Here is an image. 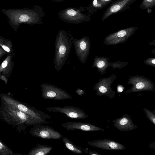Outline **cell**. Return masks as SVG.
<instances>
[{"label": "cell", "instance_id": "6da1fadb", "mask_svg": "<svg viewBox=\"0 0 155 155\" xmlns=\"http://www.w3.org/2000/svg\"><path fill=\"white\" fill-rule=\"evenodd\" d=\"M2 11L8 18L9 25L15 31L22 23L42 24V18L45 15L43 8L38 5L32 8L2 9Z\"/></svg>", "mask_w": 155, "mask_h": 155}, {"label": "cell", "instance_id": "7a4b0ae2", "mask_svg": "<svg viewBox=\"0 0 155 155\" xmlns=\"http://www.w3.org/2000/svg\"><path fill=\"white\" fill-rule=\"evenodd\" d=\"M85 9L83 7L79 9L69 7L62 10L58 14L59 18L65 22L78 24L90 21V15L84 13Z\"/></svg>", "mask_w": 155, "mask_h": 155}, {"label": "cell", "instance_id": "3957f363", "mask_svg": "<svg viewBox=\"0 0 155 155\" xmlns=\"http://www.w3.org/2000/svg\"><path fill=\"white\" fill-rule=\"evenodd\" d=\"M30 132L34 136L44 139L57 140L62 138V135L48 125L41 124L34 125Z\"/></svg>", "mask_w": 155, "mask_h": 155}, {"label": "cell", "instance_id": "277c9868", "mask_svg": "<svg viewBox=\"0 0 155 155\" xmlns=\"http://www.w3.org/2000/svg\"><path fill=\"white\" fill-rule=\"evenodd\" d=\"M50 112H58L65 114L68 117L76 119H85L88 116L82 109L72 106H66L63 107H50L46 108Z\"/></svg>", "mask_w": 155, "mask_h": 155}, {"label": "cell", "instance_id": "5b68a950", "mask_svg": "<svg viewBox=\"0 0 155 155\" xmlns=\"http://www.w3.org/2000/svg\"><path fill=\"white\" fill-rule=\"evenodd\" d=\"M136 0H117L112 3L106 9L101 18L104 21L110 16L121 12L130 8Z\"/></svg>", "mask_w": 155, "mask_h": 155}, {"label": "cell", "instance_id": "8992f818", "mask_svg": "<svg viewBox=\"0 0 155 155\" xmlns=\"http://www.w3.org/2000/svg\"><path fill=\"white\" fill-rule=\"evenodd\" d=\"M87 143L91 146L106 150H124L126 149L124 145L110 139L95 140L87 142Z\"/></svg>", "mask_w": 155, "mask_h": 155}, {"label": "cell", "instance_id": "52a82bcc", "mask_svg": "<svg viewBox=\"0 0 155 155\" xmlns=\"http://www.w3.org/2000/svg\"><path fill=\"white\" fill-rule=\"evenodd\" d=\"M62 126L68 130L74 131L78 130L86 131H104V128L98 127L90 123L81 122L68 121L62 124Z\"/></svg>", "mask_w": 155, "mask_h": 155}, {"label": "cell", "instance_id": "ba28073f", "mask_svg": "<svg viewBox=\"0 0 155 155\" xmlns=\"http://www.w3.org/2000/svg\"><path fill=\"white\" fill-rule=\"evenodd\" d=\"M113 125L121 131H130L136 129L137 126L133 123L130 116L127 114L123 115L121 117L113 120Z\"/></svg>", "mask_w": 155, "mask_h": 155}, {"label": "cell", "instance_id": "9c48e42d", "mask_svg": "<svg viewBox=\"0 0 155 155\" xmlns=\"http://www.w3.org/2000/svg\"><path fill=\"white\" fill-rule=\"evenodd\" d=\"M47 88L42 91V97L46 99L64 100L72 98V97L64 91L55 88Z\"/></svg>", "mask_w": 155, "mask_h": 155}, {"label": "cell", "instance_id": "30bf717a", "mask_svg": "<svg viewBox=\"0 0 155 155\" xmlns=\"http://www.w3.org/2000/svg\"><path fill=\"white\" fill-rule=\"evenodd\" d=\"M12 55H8L0 65V79H4L5 80V78L7 79L5 77H7L12 71L13 65Z\"/></svg>", "mask_w": 155, "mask_h": 155}, {"label": "cell", "instance_id": "8fae6325", "mask_svg": "<svg viewBox=\"0 0 155 155\" xmlns=\"http://www.w3.org/2000/svg\"><path fill=\"white\" fill-rule=\"evenodd\" d=\"M114 0H92L88 7L85 8L89 15H92L104 7Z\"/></svg>", "mask_w": 155, "mask_h": 155}, {"label": "cell", "instance_id": "7c38bea8", "mask_svg": "<svg viewBox=\"0 0 155 155\" xmlns=\"http://www.w3.org/2000/svg\"><path fill=\"white\" fill-rule=\"evenodd\" d=\"M53 147L46 144H38L31 150L29 154L31 155H47Z\"/></svg>", "mask_w": 155, "mask_h": 155}, {"label": "cell", "instance_id": "4fadbf2b", "mask_svg": "<svg viewBox=\"0 0 155 155\" xmlns=\"http://www.w3.org/2000/svg\"><path fill=\"white\" fill-rule=\"evenodd\" d=\"M62 140L66 148L73 153L77 154H80L82 153V148L74 144L67 138L62 136Z\"/></svg>", "mask_w": 155, "mask_h": 155}, {"label": "cell", "instance_id": "5bb4252c", "mask_svg": "<svg viewBox=\"0 0 155 155\" xmlns=\"http://www.w3.org/2000/svg\"><path fill=\"white\" fill-rule=\"evenodd\" d=\"M155 6V0H143L140 4V8L144 10H147L148 13H151V8Z\"/></svg>", "mask_w": 155, "mask_h": 155}, {"label": "cell", "instance_id": "9a60e30c", "mask_svg": "<svg viewBox=\"0 0 155 155\" xmlns=\"http://www.w3.org/2000/svg\"><path fill=\"white\" fill-rule=\"evenodd\" d=\"M0 46L6 52L12 54V45L9 40L0 38Z\"/></svg>", "mask_w": 155, "mask_h": 155}, {"label": "cell", "instance_id": "2e32d148", "mask_svg": "<svg viewBox=\"0 0 155 155\" xmlns=\"http://www.w3.org/2000/svg\"><path fill=\"white\" fill-rule=\"evenodd\" d=\"M143 110L146 117L154 125H155V112L151 111L148 109L144 108Z\"/></svg>", "mask_w": 155, "mask_h": 155}, {"label": "cell", "instance_id": "e0dca14e", "mask_svg": "<svg viewBox=\"0 0 155 155\" xmlns=\"http://www.w3.org/2000/svg\"><path fill=\"white\" fill-rule=\"evenodd\" d=\"M131 28H128V29L122 30L117 33V36L118 37L121 38L126 36L127 33V31H129Z\"/></svg>", "mask_w": 155, "mask_h": 155}, {"label": "cell", "instance_id": "ac0fdd59", "mask_svg": "<svg viewBox=\"0 0 155 155\" xmlns=\"http://www.w3.org/2000/svg\"><path fill=\"white\" fill-rule=\"evenodd\" d=\"M145 87H146V85L144 83L140 82L136 84L135 86V90H141L144 89Z\"/></svg>", "mask_w": 155, "mask_h": 155}, {"label": "cell", "instance_id": "d6986e66", "mask_svg": "<svg viewBox=\"0 0 155 155\" xmlns=\"http://www.w3.org/2000/svg\"><path fill=\"white\" fill-rule=\"evenodd\" d=\"M66 50V47L64 45H62L59 48V52L61 54H63L65 53Z\"/></svg>", "mask_w": 155, "mask_h": 155}, {"label": "cell", "instance_id": "ffe728a7", "mask_svg": "<svg viewBox=\"0 0 155 155\" xmlns=\"http://www.w3.org/2000/svg\"><path fill=\"white\" fill-rule=\"evenodd\" d=\"M105 65V63L103 61H101L97 63V66L98 68H101L103 67Z\"/></svg>", "mask_w": 155, "mask_h": 155}, {"label": "cell", "instance_id": "44dd1931", "mask_svg": "<svg viewBox=\"0 0 155 155\" xmlns=\"http://www.w3.org/2000/svg\"><path fill=\"white\" fill-rule=\"evenodd\" d=\"M80 47L82 50H84L86 48V44L85 42L81 41L80 44Z\"/></svg>", "mask_w": 155, "mask_h": 155}, {"label": "cell", "instance_id": "7402d4cb", "mask_svg": "<svg viewBox=\"0 0 155 155\" xmlns=\"http://www.w3.org/2000/svg\"><path fill=\"white\" fill-rule=\"evenodd\" d=\"M6 52L0 46V58L6 54Z\"/></svg>", "mask_w": 155, "mask_h": 155}, {"label": "cell", "instance_id": "603a6c76", "mask_svg": "<svg viewBox=\"0 0 155 155\" xmlns=\"http://www.w3.org/2000/svg\"><path fill=\"white\" fill-rule=\"evenodd\" d=\"M89 153L90 155H101L98 153L96 151H92L91 150H89Z\"/></svg>", "mask_w": 155, "mask_h": 155}, {"label": "cell", "instance_id": "cb8c5ba5", "mask_svg": "<svg viewBox=\"0 0 155 155\" xmlns=\"http://www.w3.org/2000/svg\"><path fill=\"white\" fill-rule=\"evenodd\" d=\"M117 91L118 92H121L123 90V88L120 86H119L117 87Z\"/></svg>", "mask_w": 155, "mask_h": 155}, {"label": "cell", "instance_id": "d4e9b609", "mask_svg": "<svg viewBox=\"0 0 155 155\" xmlns=\"http://www.w3.org/2000/svg\"><path fill=\"white\" fill-rule=\"evenodd\" d=\"M53 2H61L63 1L64 0H51Z\"/></svg>", "mask_w": 155, "mask_h": 155}, {"label": "cell", "instance_id": "484cf974", "mask_svg": "<svg viewBox=\"0 0 155 155\" xmlns=\"http://www.w3.org/2000/svg\"><path fill=\"white\" fill-rule=\"evenodd\" d=\"M2 144L1 142H0V149H1L2 148Z\"/></svg>", "mask_w": 155, "mask_h": 155}, {"label": "cell", "instance_id": "4316f807", "mask_svg": "<svg viewBox=\"0 0 155 155\" xmlns=\"http://www.w3.org/2000/svg\"><path fill=\"white\" fill-rule=\"evenodd\" d=\"M152 62L153 64H155V59H153V60L152 61Z\"/></svg>", "mask_w": 155, "mask_h": 155}]
</instances>
